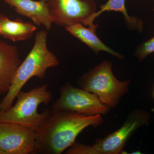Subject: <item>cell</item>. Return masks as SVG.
<instances>
[{
	"mask_svg": "<svg viewBox=\"0 0 154 154\" xmlns=\"http://www.w3.org/2000/svg\"><path fill=\"white\" fill-rule=\"evenodd\" d=\"M154 52V36L148 41L138 45L134 55L140 61L143 60L148 55Z\"/></svg>",
	"mask_w": 154,
	"mask_h": 154,
	"instance_id": "5bb4252c",
	"label": "cell"
},
{
	"mask_svg": "<svg viewBox=\"0 0 154 154\" xmlns=\"http://www.w3.org/2000/svg\"><path fill=\"white\" fill-rule=\"evenodd\" d=\"M19 15L28 17L35 25H43L47 30L51 28L52 19L46 0H3Z\"/></svg>",
	"mask_w": 154,
	"mask_h": 154,
	"instance_id": "30bf717a",
	"label": "cell"
},
{
	"mask_svg": "<svg viewBox=\"0 0 154 154\" xmlns=\"http://www.w3.org/2000/svg\"><path fill=\"white\" fill-rule=\"evenodd\" d=\"M0 154H7L6 153L5 151L3 150L1 148H0Z\"/></svg>",
	"mask_w": 154,
	"mask_h": 154,
	"instance_id": "2e32d148",
	"label": "cell"
},
{
	"mask_svg": "<svg viewBox=\"0 0 154 154\" xmlns=\"http://www.w3.org/2000/svg\"><path fill=\"white\" fill-rule=\"evenodd\" d=\"M65 154H99L93 146L86 145L76 142L68 148Z\"/></svg>",
	"mask_w": 154,
	"mask_h": 154,
	"instance_id": "9a60e30c",
	"label": "cell"
},
{
	"mask_svg": "<svg viewBox=\"0 0 154 154\" xmlns=\"http://www.w3.org/2000/svg\"><path fill=\"white\" fill-rule=\"evenodd\" d=\"M125 5V0H108L105 4L100 6V10L97 11L96 17H99L100 14L105 11H114L121 12L124 15L125 20L130 24H132L134 27L135 26L134 25V23H136L137 21H133V19L129 17L127 12Z\"/></svg>",
	"mask_w": 154,
	"mask_h": 154,
	"instance_id": "4fadbf2b",
	"label": "cell"
},
{
	"mask_svg": "<svg viewBox=\"0 0 154 154\" xmlns=\"http://www.w3.org/2000/svg\"><path fill=\"white\" fill-rule=\"evenodd\" d=\"M150 115L144 110L136 109L130 113L122 126L103 139H98L93 147L99 154H119L134 133L140 127L149 124Z\"/></svg>",
	"mask_w": 154,
	"mask_h": 154,
	"instance_id": "52a82bcc",
	"label": "cell"
},
{
	"mask_svg": "<svg viewBox=\"0 0 154 154\" xmlns=\"http://www.w3.org/2000/svg\"><path fill=\"white\" fill-rule=\"evenodd\" d=\"M21 63L17 46L0 41V96L8 92Z\"/></svg>",
	"mask_w": 154,
	"mask_h": 154,
	"instance_id": "9c48e42d",
	"label": "cell"
},
{
	"mask_svg": "<svg viewBox=\"0 0 154 154\" xmlns=\"http://www.w3.org/2000/svg\"><path fill=\"white\" fill-rule=\"evenodd\" d=\"M36 137L34 130L0 121V148L7 154L34 153Z\"/></svg>",
	"mask_w": 154,
	"mask_h": 154,
	"instance_id": "ba28073f",
	"label": "cell"
},
{
	"mask_svg": "<svg viewBox=\"0 0 154 154\" xmlns=\"http://www.w3.org/2000/svg\"><path fill=\"white\" fill-rule=\"evenodd\" d=\"M53 23L65 28L81 23L94 26L97 8L94 0H46Z\"/></svg>",
	"mask_w": 154,
	"mask_h": 154,
	"instance_id": "5b68a950",
	"label": "cell"
},
{
	"mask_svg": "<svg viewBox=\"0 0 154 154\" xmlns=\"http://www.w3.org/2000/svg\"><path fill=\"white\" fill-rule=\"evenodd\" d=\"M103 122L101 115L88 116L70 111H52L51 115L36 131L33 154H60L75 142L77 137L88 126Z\"/></svg>",
	"mask_w": 154,
	"mask_h": 154,
	"instance_id": "6da1fadb",
	"label": "cell"
},
{
	"mask_svg": "<svg viewBox=\"0 0 154 154\" xmlns=\"http://www.w3.org/2000/svg\"><path fill=\"white\" fill-rule=\"evenodd\" d=\"M47 85L33 88L27 92L20 91L17 94V101L6 111L0 110V121L16 123L37 131L51 115L50 108L38 113V106L48 105L53 96L48 90Z\"/></svg>",
	"mask_w": 154,
	"mask_h": 154,
	"instance_id": "3957f363",
	"label": "cell"
},
{
	"mask_svg": "<svg viewBox=\"0 0 154 154\" xmlns=\"http://www.w3.org/2000/svg\"><path fill=\"white\" fill-rule=\"evenodd\" d=\"M47 36L45 30L36 33L33 48L20 64L8 92L0 101V110L6 111L13 105L17 94L30 79H43L48 69L59 64L57 57L48 48Z\"/></svg>",
	"mask_w": 154,
	"mask_h": 154,
	"instance_id": "7a4b0ae2",
	"label": "cell"
},
{
	"mask_svg": "<svg viewBox=\"0 0 154 154\" xmlns=\"http://www.w3.org/2000/svg\"><path fill=\"white\" fill-rule=\"evenodd\" d=\"M98 27V25H94L89 27V28H86L83 24L78 23L65 28L66 31L88 45L96 53L100 51H106L116 57L123 59V56L105 45L98 38L96 33Z\"/></svg>",
	"mask_w": 154,
	"mask_h": 154,
	"instance_id": "8fae6325",
	"label": "cell"
},
{
	"mask_svg": "<svg viewBox=\"0 0 154 154\" xmlns=\"http://www.w3.org/2000/svg\"><path fill=\"white\" fill-rule=\"evenodd\" d=\"M1 36V29H0V36Z\"/></svg>",
	"mask_w": 154,
	"mask_h": 154,
	"instance_id": "e0dca14e",
	"label": "cell"
},
{
	"mask_svg": "<svg viewBox=\"0 0 154 154\" xmlns=\"http://www.w3.org/2000/svg\"><path fill=\"white\" fill-rule=\"evenodd\" d=\"M112 63L104 60L80 78L81 89L93 93L110 108L117 106L120 99L128 91L130 80L120 82L112 71Z\"/></svg>",
	"mask_w": 154,
	"mask_h": 154,
	"instance_id": "277c9868",
	"label": "cell"
},
{
	"mask_svg": "<svg viewBox=\"0 0 154 154\" xmlns=\"http://www.w3.org/2000/svg\"><path fill=\"white\" fill-rule=\"evenodd\" d=\"M1 36L13 42L27 40L33 36L37 29L30 22H24L21 19L13 21L4 14H0Z\"/></svg>",
	"mask_w": 154,
	"mask_h": 154,
	"instance_id": "7c38bea8",
	"label": "cell"
},
{
	"mask_svg": "<svg viewBox=\"0 0 154 154\" xmlns=\"http://www.w3.org/2000/svg\"></svg>",
	"mask_w": 154,
	"mask_h": 154,
	"instance_id": "d6986e66",
	"label": "cell"
},
{
	"mask_svg": "<svg viewBox=\"0 0 154 154\" xmlns=\"http://www.w3.org/2000/svg\"><path fill=\"white\" fill-rule=\"evenodd\" d=\"M153 96H154V93H153Z\"/></svg>",
	"mask_w": 154,
	"mask_h": 154,
	"instance_id": "ac0fdd59",
	"label": "cell"
},
{
	"mask_svg": "<svg viewBox=\"0 0 154 154\" xmlns=\"http://www.w3.org/2000/svg\"><path fill=\"white\" fill-rule=\"evenodd\" d=\"M59 99L53 102L51 111L66 110L88 116L105 114L110 108L104 105L95 94L75 88L67 83L60 88Z\"/></svg>",
	"mask_w": 154,
	"mask_h": 154,
	"instance_id": "8992f818",
	"label": "cell"
}]
</instances>
